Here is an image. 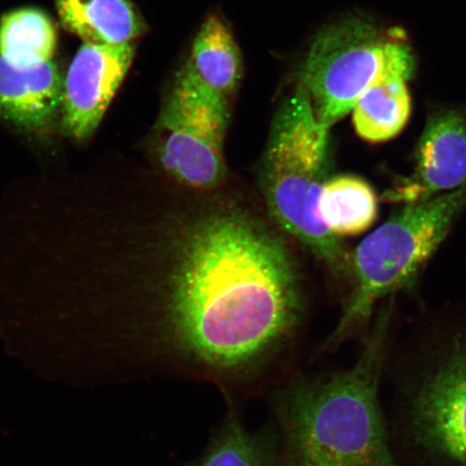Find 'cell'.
<instances>
[{
	"instance_id": "obj_13",
	"label": "cell",
	"mask_w": 466,
	"mask_h": 466,
	"mask_svg": "<svg viewBox=\"0 0 466 466\" xmlns=\"http://www.w3.org/2000/svg\"><path fill=\"white\" fill-rule=\"evenodd\" d=\"M278 431L250 432L235 408L213 434L194 466H279Z\"/></svg>"
},
{
	"instance_id": "obj_15",
	"label": "cell",
	"mask_w": 466,
	"mask_h": 466,
	"mask_svg": "<svg viewBox=\"0 0 466 466\" xmlns=\"http://www.w3.org/2000/svg\"><path fill=\"white\" fill-rule=\"evenodd\" d=\"M319 214L335 237L358 236L375 223L378 198L366 180L339 175L324 183L319 198Z\"/></svg>"
},
{
	"instance_id": "obj_1",
	"label": "cell",
	"mask_w": 466,
	"mask_h": 466,
	"mask_svg": "<svg viewBox=\"0 0 466 466\" xmlns=\"http://www.w3.org/2000/svg\"><path fill=\"white\" fill-rule=\"evenodd\" d=\"M172 217L156 302L130 325L108 379L170 376L254 392L278 374L300 323L294 260L247 209L211 203Z\"/></svg>"
},
{
	"instance_id": "obj_14",
	"label": "cell",
	"mask_w": 466,
	"mask_h": 466,
	"mask_svg": "<svg viewBox=\"0 0 466 466\" xmlns=\"http://www.w3.org/2000/svg\"><path fill=\"white\" fill-rule=\"evenodd\" d=\"M187 64L204 86L228 101L241 78V55L219 17L209 16L203 23Z\"/></svg>"
},
{
	"instance_id": "obj_12",
	"label": "cell",
	"mask_w": 466,
	"mask_h": 466,
	"mask_svg": "<svg viewBox=\"0 0 466 466\" xmlns=\"http://www.w3.org/2000/svg\"><path fill=\"white\" fill-rule=\"evenodd\" d=\"M64 27L86 44L126 45L145 25L129 0H56Z\"/></svg>"
},
{
	"instance_id": "obj_2",
	"label": "cell",
	"mask_w": 466,
	"mask_h": 466,
	"mask_svg": "<svg viewBox=\"0 0 466 466\" xmlns=\"http://www.w3.org/2000/svg\"><path fill=\"white\" fill-rule=\"evenodd\" d=\"M390 316H379L349 370L290 377L273 395L281 466H400L380 398Z\"/></svg>"
},
{
	"instance_id": "obj_17",
	"label": "cell",
	"mask_w": 466,
	"mask_h": 466,
	"mask_svg": "<svg viewBox=\"0 0 466 466\" xmlns=\"http://www.w3.org/2000/svg\"><path fill=\"white\" fill-rule=\"evenodd\" d=\"M279 466H281V463H279Z\"/></svg>"
},
{
	"instance_id": "obj_6",
	"label": "cell",
	"mask_w": 466,
	"mask_h": 466,
	"mask_svg": "<svg viewBox=\"0 0 466 466\" xmlns=\"http://www.w3.org/2000/svg\"><path fill=\"white\" fill-rule=\"evenodd\" d=\"M405 44L399 31L383 34L370 23L348 19L325 28L311 46L301 91L324 129L349 113Z\"/></svg>"
},
{
	"instance_id": "obj_16",
	"label": "cell",
	"mask_w": 466,
	"mask_h": 466,
	"mask_svg": "<svg viewBox=\"0 0 466 466\" xmlns=\"http://www.w3.org/2000/svg\"><path fill=\"white\" fill-rule=\"evenodd\" d=\"M56 33L50 17L35 8L11 11L0 20V58L9 66L28 69L51 61Z\"/></svg>"
},
{
	"instance_id": "obj_5",
	"label": "cell",
	"mask_w": 466,
	"mask_h": 466,
	"mask_svg": "<svg viewBox=\"0 0 466 466\" xmlns=\"http://www.w3.org/2000/svg\"><path fill=\"white\" fill-rule=\"evenodd\" d=\"M466 207V186L406 204L360 244L353 258L355 289L326 348L369 322L378 300L413 287Z\"/></svg>"
},
{
	"instance_id": "obj_10",
	"label": "cell",
	"mask_w": 466,
	"mask_h": 466,
	"mask_svg": "<svg viewBox=\"0 0 466 466\" xmlns=\"http://www.w3.org/2000/svg\"><path fill=\"white\" fill-rule=\"evenodd\" d=\"M412 71L411 51L405 43L352 110L355 131L364 141L386 142L403 131L411 113L407 80Z\"/></svg>"
},
{
	"instance_id": "obj_9",
	"label": "cell",
	"mask_w": 466,
	"mask_h": 466,
	"mask_svg": "<svg viewBox=\"0 0 466 466\" xmlns=\"http://www.w3.org/2000/svg\"><path fill=\"white\" fill-rule=\"evenodd\" d=\"M466 186V119L456 110L433 115L425 125L411 174L386 191L389 202L411 204Z\"/></svg>"
},
{
	"instance_id": "obj_4",
	"label": "cell",
	"mask_w": 466,
	"mask_h": 466,
	"mask_svg": "<svg viewBox=\"0 0 466 466\" xmlns=\"http://www.w3.org/2000/svg\"><path fill=\"white\" fill-rule=\"evenodd\" d=\"M329 132L319 124L301 91L273 127L260 180L277 224L319 259L339 266L345 254L319 214V198L329 167Z\"/></svg>"
},
{
	"instance_id": "obj_8",
	"label": "cell",
	"mask_w": 466,
	"mask_h": 466,
	"mask_svg": "<svg viewBox=\"0 0 466 466\" xmlns=\"http://www.w3.org/2000/svg\"><path fill=\"white\" fill-rule=\"evenodd\" d=\"M133 44L85 43L64 77L63 127L79 141L89 138L125 79L134 57Z\"/></svg>"
},
{
	"instance_id": "obj_3",
	"label": "cell",
	"mask_w": 466,
	"mask_h": 466,
	"mask_svg": "<svg viewBox=\"0 0 466 466\" xmlns=\"http://www.w3.org/2000/svg\"><path fill=\"white\" fill-rule=\"evenodd\" d=\"M400 466H466V325L429 334L384 366Z\"/></svg>"
},
{
	"instance_id": "obj_7",
	"label": "cell",
	"mask_w": 466,
	"mask_h": 466,
	"mask_svg": "<svg viewBox=\"0 0 466 466\" xmlns=\"http://www.w3.org/2000/svg\"><path fill=\"white\" fill-rule=\"evenodd\" d=\"M227 125L228 101L204 86L186 64L157 122L162 170L187 188L218 187L224 177Z\"/></svg>"
},
{
	"instance_id": "obj_11",
	"label": "cell",
	"mask_w": 466,
	"mask_h": 466,
	"mask_svg": "<svg viewBox=\"0 0 466 466\" xmlns=\"http://www.w3.org/2000/svg\"><path fill=\"white\" fill-rule=\"evenodd\" d=\"M64 77L54 61L16 69L0 58V115L16 127L42 131L63 104Z\"/></svg>"
}]
</instances>
